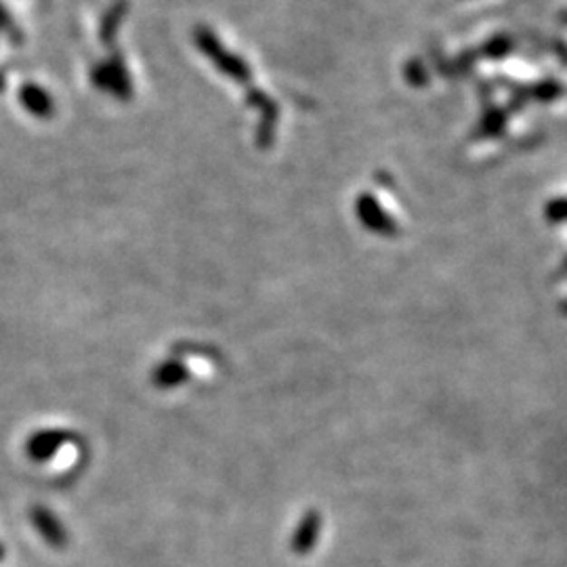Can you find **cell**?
Masks as SVG:
<instances>
[{
	"label": "cell",
	"mask_w": 567,
	"mask_h": 567,
	"mask_svg": "<svg viewBox=\"0 0 567 567\" xmlns=\"http://www.w3.org/2000/svg\"><path fill=\"white\" fill-rule=\"evenodd\" d=\"M30 517H32V524H34L38 533H41V536L44 538V543L53 546V549H63L68 536H65L62 521L53 515L49 509H44V506H34V509H32V513H30Z\"/></svg>",
	"instance_id": "3"
},
{
	"label": "cell",
	"mask_w": 567,
	"mask_h": 567,
	"mask_svg": "<svg viewBox=\"0 0 567 567\" xmlns=\"http://www.w3.org/2000/svg\"><path fill=\"white\" fill-rule=\"evenodd\" d=\"M19 101H22L24 110L28 114L36 118H49L55 114V103H53V97L38 84L25 82L22 89H19Z\"/></svg>",
	"instance_id": "4"
},
{
	"label": "cell",
	"mask_w": 567,
	"mask_h": 567,
	"mask_svg": "<svg viewBox=\"0 0 567 567\" xmlns=\"http://www.w3.org/2000/svg\"><path fill=\"white\" fill-rule=\"evenodd\" d=\"M5 82H6L5 72H0V93H3V91H5Z\"/></svg>",
	"instance_id": "8"
},
{
	"label": "cell",
	"mask_w": 567,
	"mask_h": 567,
	"mask_svg": "<svg viewBox=\"0 0 567 567\" xmlns=\"http://www.w3.org/2000/svg\"><path fill=\"white\" fill-rule=\"evenodd\" d=\"M127 13H129L127 0H114V5L103 13L101 25H99V41H101L103 47H114L118 32L122 28Z\"/></svg>",
	"instance_id": "5"
},
{
	"label": "cell",
	"mask_w": 567,
	"mask_h": 567,
	"mask_svg": "<svg viewBox=\"0 0 567 567\" xmlns=\"http://www.w3.org/2000/svg\"><path fill=\"white\" fill-rule=\"evenodd\" d=\"M0 30H3L5 34L11 38L13 44L22 43V32H19V28H15V24H13L11 15H9V13H6V9H5L3 5H0Z\"/></svg>",
	"instance_id": "7"
},
{
	"label": "cell",
	"mask_w": 567,
	"mask_h": 567,
	"mask_svg": "<svg viewBox=\"0 0 567 567\" xmlns=\"http://www.w3.org/2000/svg\"><path fill=\"white\" fill-rule=\"evenodd\" d=\"M91 78H93L97 89L110 91L118 99H129L133 95V84H130L127 65H124L120 53H114L108 62L95 65Z\"/></svg>",
	"instance_id": "1"
},
{
	"label": "cell",
	"mask_w": 567,
	"mask_h": 567,
	"mask_svg": "<svg viewBox=\"0 0 567 567\" xmlns=\"http://www.w3.org/2000/svg\"><path fill=\"white\" fill-rule=\"evenodd\" d=\"M183 379V370L177 364H164L162 368H158L156 372V385L160 387H173Z\"/></svg>",
	"instance_id": "6"
},
{
	"label": "cell",
	"mask_w": 567,
	"mask_h": 567,
	"mask_svg": "<svg viewBox=\"0 0 567 567\" xmlns=\"http://www.w3.org/2000/svg\"><path fill=\"white\" fill-rule=\"evenodd\" d=\"M68 439H72L70 433L57 431V428H47V431H38L32 435L28 444H25V452L36 463H44V460L55 456L59 447L68 444Z\"/></svg>",
	"instance_id": "2"
}]
</instances>
